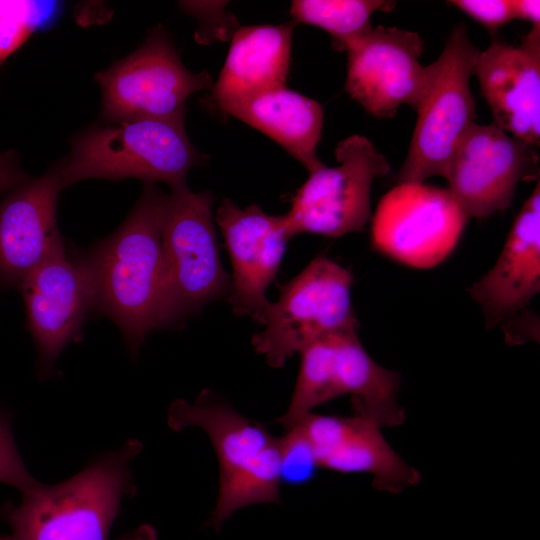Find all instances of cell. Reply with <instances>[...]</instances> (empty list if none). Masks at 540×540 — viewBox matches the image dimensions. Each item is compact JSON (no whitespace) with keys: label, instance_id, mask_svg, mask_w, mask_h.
<instances>
[{"label":"cell","instance_id":"8","mask_svg":"<svg viewBox=\"0 0 540 540\" xmlns=\"http://www.w3.org/2000/svg\"><path fill=\"white\" fill-rule=\"evenodd\" d=\"M352 273L324 255L314 258L279 288L270 303L265 328L251 343L267 364L282 367L311 343L337 333L357 332L352 300Z\"/></svg>","mask_w":540,"mask_h":540},{"label":"cell","instance_id":"2","mask_svg":"<svg viewBox=\"0 0 540 540\" xmlns=\"http://www.w3.org/2000/svg\"><path fill=\"white\" fill-rule=\"evenodd\" d=\"M174 431L198 427L209 437L219 464V491L205 526L219 532L238 510L280 503V437L238 412L226 399L204 389L194 402L176 399L167 413Z\"/></svg>","mask_w":540,"mask_h":540},{"label":"cell","instance_id":"9","mask_svg":"<svg viewBox=\"0 0 540 540\" xmlns=\"http://www.w3.org/2000/svg\"><path fill=\"white\" fill-rule=\"evenodd\" d=\"M95 79L102 94V122L184 120L190 95L213 86L208 71L196 74L184 66L161 27Z\"/></svg>","mask_w":540,"mask_h":540},{"label":"cell","instance_id":"7","mask_svg":"<svg viewBox=\"0 0 540 540\" xmlns=\"http://www.w3.org/2000/svg\"><path fill=\"white\" fill-rule=\"evenodd\" d=\"M480 50L464 24L450 34L440 56L429 64V81L416 109L417 120L397 183H424L444 178L461 138L476 118L470 78Z\"/></svg>","mask_w":540,"mask_h":540},{"label":"cell","instance_id":"11","mask_svg":"<svg viewBox=\"0 0 540 540\" xmlns=\"http://www.w3.org/2000/svg\"><path fill=\"white\" fill-rule=\"evenodd\" d=\"M444 178L467 218L484 219L507 209L517 185L539 178L535 147L494 124L473 123L458 143Z\"/></svg>","mask_w":540,"mask_h":540},{"label":"cell","instance_id":"19","mask_svg":"<svg viewBox=\"0 0 540 540\" xmlns=\"http://www.w3.org/2000/svg\"><path fill=\"white\" fill-rule=\"evenodd\" d=\"M295 25L292 20L281 25L240 27L233 33L225 63L211 91V101L220 110L285 87Z\"/></svg>","mask_w":540,"mask_h":540},{"label":"cell","instance_id":"13","mask_svg":"<svg viewBox=\"0 0 540 540\" xmlns=\"http://www.w3.org/2000/svg\"><path fill=\"white\" fill-rule=\"evenodd\" d=\"M216 222L233 268L232 310L264 325L270 305L266 289L279 272L290 239L284 215H269L256 204L241 209L226 198L216 211Z\"/></svg>","mask_w":540,"mask_h":540},{"label":"cell","instance_id":"17","mask_svg":"<svg viewBox=\"0 0 540 540\" xmlns=\"http://www.w3.org/2000/svg\"><path fill=\"white\" fill-rule=\"evenodd\" d=\"M64 189L60 165L28 179L0 202V287L17 286L64 243L56 209Z\"/></svg>","mask_w":540,"mask_h":540},{"label":"cell","instance_id":"25","mask_svg":"<svg viewBox=\"0 0 540 540\" xmlns=\"http://www.w3.org/2000/svg\"><path fill=\"white\" fill-rule=\"evenodd\" d=\"M0 483L16 487L23 493L39 484L26 469L14 442L9 417L0 411Z\"/></svg>","mask_w":540,"mask_h":540},{"label":"cell","instance_id":"4","mask_svg":"<svg viewBox=\"0 0 540 540\" xmlns=\"http://www.w3.org/2000/svg\"><path fill=\"white\" fill-rule=\"evenodd\" d=\"M189 140L184 120H131L94 124L72 140L59 163L63 187L88 179L186 185V174L205 161Z\"/></svg>","mask_w":540,"mask_h":540},{"label":"cell","instance_id":"28","mask_svg":"<svg viewBox=\"0 0 540 540\" xmlns=\"http://www.w3.org/2000/svg\"><path fill=\"white\" fill-rule=\"evenodd\" d=\"M511 6L515 19L528 21L532 26H540L539 0H511Z\"/></svg>","mask_w":540,"mask_h":540},{"label":"cell","instance_id":"27","mask_svg":"<svg viewBox=\"0 0 540 540\" xmlns=\"http://www.w3.org/2000/svg\"><path fill=\"white\" fill-rule=\"evenodd\" d=\"M28 179L20 170L14 151L0 153V193L11 191Z\"/></svg>","mask_w":540,"mask_h":540},{"label":"cell","instance_id":"18","mask_svg":"<svg viewBox=\"0 0 540 540\" xmlns=\"http://www.w3.org/2000/svg\"><path fill=\"white\" fill-rule=\"evenodd\" d=\"M540 290V182L518 213L494 266L470 288L487 328L524 309Z\"/></svg>","mask_w":540,"mask_h":540},{"label":"cell","instance_id":"10","mask_svg":"<svg viewBox=\"0 0 540 540\" xmlns=\"http://www.w3.org/2000/svg\"><path fill=\"white\" fill-rule=\"evenodd\" d=\"M337 166L310 173L284 214L290 238L313 233L338 238L362 231L371 218L373 181L389 173L390 165L373 143L354 134L335 149Z\"/></svg>","mask_w":540,"mask_h":540},{"label":"cell","instance_id":"6","mask_svg":"<svg viewBox=\"0 0 540 540\" xmlns=\"http://www.w3.org/2000/svg\"><path fill=\"white\" fill-rule=\"evenodd\" d=\"M214 196L187 184L164 194L161 237L168 276L163 328L175 326L231 292L214 225Z\"/></svg>","mask_w":540,"mask_h":540},{"label":"cell","instance_id":"26","mask_svg":"<svg viewBox=\"0 0 540 540\" xmlns=\"http://www.w3.org/2000/svg\"><path fill=\"white\" fill-rule=\"evenodd\" d=\"M449 3L491 32L515 19L511 0H453Z\"/></svg>","mask_w":540,"mask_h":540},{"label":"cell","instance_id":"1","mask_svg":"<svg viewBox=\"0 0 540 540\" xmlns=\"http://www.w3.org/2000/svg\"><path fill=\"white\" fill-rule=\"evenodd\" d=\"M164 193L144 183L125 221L88 251L77 254L89 276L92 310L111 319L132 354L163 328L168 276L161 237Z\"/></svg>","mask_w":540,"mask_h":540},{"label":"cell","instance_id":"29","mask_svg":"<svg viewBox=\"0 0 540 540\" xmlns=\"http://www.w3.org/2000/svg\"><path fill=\"white\" fill-rule=\"evenodd\" d=\"M119 540H156V531L149 525H144L126 534Z\"/></svg>","mask_w":540,"mask_h":540},{"label":"cell","instance_id":"20","mask_svg":"<svg viewBox=\"0 0 540 540\" xmlns=\"http://www.w3.org/2000/svg\"><path fill=\"white\" fill-rule=\"evenodd\" d=\"M221 112L266 134L309 173L325 166L316 152L321 139L323 109L314 99L285 86L230 104Z\"/></svg>","mask_w":540,"mask_h":540},{"label":"cell","instance_id":"16","mask_svg":"<svg viewBox=\"0 0 540 540\" xmlns=\"http://www.w3.org/2000/svg\"><path fill=\"white\" fill-rule=\"evenodd\" d=\"M493 123L533 147L540 144V26L517 45L494 39L474 66Z\"/></svg>","mask_w":540,"mask_h":540},{"label":"cell","instance_id":"15","mask_svg":"<svg viewBox=\"0 0 540 540\" xmlns=\"http://www.w3.org/2000/svg\"><path fill=\"white\" fill-rule=\"evenodd\" d=\"M309 442L319 468L367 473L374 488L397 494L420 481V473L388 444L374 421L353 415L306 414L291 424Z\"/></svg>","mask_w":540,"mask_h":540},{"label":"cell","instance_id":"22","mask_svg":"<svg viewBox=\"0 0 540 540\" xmlns=\"http://www.w3.org/2000/svg\"><path fill=\"white\" fill-rule=\"evenodd\" d=\"M394 5V1L383 0H295L290 14L296 24H310L327 31L333 48L341 51L373 28L374 12L390 11Z\"/></svg>","mask_w":540,"mask_h":540},{"label":"cell","instance_id":"3","mask_svg":"<svg viewBox=\"0 0 540 540\" xmlns=\"http://www.w3.org/2000/svg\"><path fill=\"white\" fill-rule=\"evenodd\" d=\"M141 448L129 440L69 480L23 493L4 507L11 533L0 540H107L122 499L134 493L130 462Z\"/></svg>","mask_w":540,"mask_h":540},{"label":"cell","instance_id":"12","mask_svg":"<svg viewBox=\"0 0 540 540\" xmlns=\"http://www.w3.org/2000/svg\"><path fill=\"white\" fill-rule=\"evenodd\" d=\"M345 91L376 118L393 117L401 105L415 111L429 81L420 63L418 33L397 27H373L350 43Z\"/></svg>","mask_w":540,"mask_h":540},{"label":"cell","instance_id":"5","mask_svg":"<svg viewBox=\"0 0 540 540\" xmlns=\"http://www.w3.org/2000/svg\"><path fill=\"white\" fill-rule=\"evenodd\" d=\"M300 369L286 412L277 418L285 427L343 395L351 397L353 415L382 427L405 421L397 402L398 373L378 365L362 346L357 332L319 339L300 353Z\"/></svg>","mask_w":540,"mask_h":540},{"label":"cell","instance_id":"21","mask_svg":"<svg viewBox=\"0 0 540 540\" xmlns=\"http://www.w3.org/2000/svg\"><path fill=\"white\" fill-rule=\"evenodd\" d=\"M467 219L447 188L404 183L381 200L373 230L375 238L438 240L454 237Z\"/></svg>","mask_w":540,"mask_h":540},{"label":"cell","instance_id":"23","mask_svg":"<svg viewBox=\"0 0 540 540\" xmlns=\"http://www.w3.org/2000/svg\"><path fill=\"white\" fill-rule=\"evenodd\" d=\"M41 11L33 1H0V65L38 26Z\"/></svg>","mask_w":540,"mask_h":540},{"label":"cell","instance_id":"14","mask_svg":"<svg viewBox=\"0 0 540 540\" xmlns=\"http://www.w3.org/2000/svg\"><path fill=\"white\" fill-rule=\"evenodd\" d=\"M18 288L40 367L46 374L61 351L78 338L92 310L89 276L78 256L68 254L64 247L32 270Z\"/></svg>","mask_w":540,"mask_h":540},{"label":"cell","instance_id":"24","mask_svg":"<svg viewBox=\"0 0 540 540\" xmlns=\"http://www.w3.org/2000/svg\"><path fill=\"white\" fill-rule=\"evenodd\" d=\"M282 447V482L302 484L313 478L319 468L312 448L296 426L284 428Z\"/></svg>","mask_w":540,"mask_h":540}]
</instances>
